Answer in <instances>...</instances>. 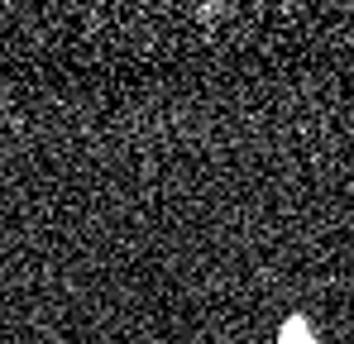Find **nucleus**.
<instances>
[{
    "label": "nucleus",
    "mask_w": 354,
    "mask_h": 344,
    "mask_svg": "<svg viewBox=\"0 0 354 344\" xmlns=\"http://www.w3.org/2000/svg\"><path fill=\"white\" fill-rule=\"evenodd\" d=\"M278 344H316V340H311V330H306L301 321H292V325H288V335H283Z\"/></svg>",
    "instance_id": "obj_1"
}]
</instances>
